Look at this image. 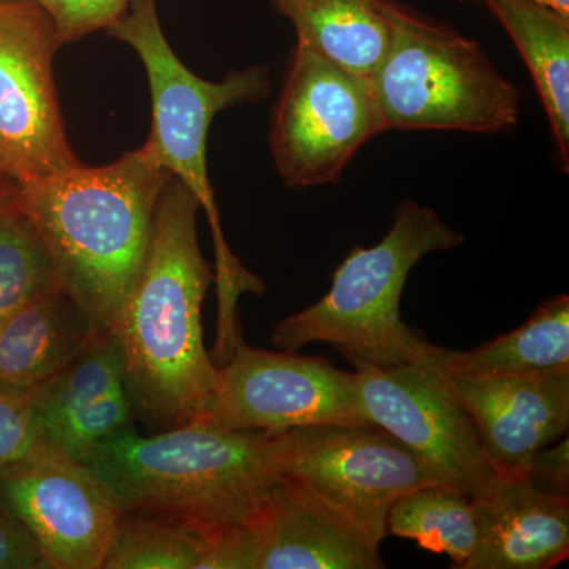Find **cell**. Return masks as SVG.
Here are the masks:
<instances>
[{
	"instance_id": "6da1fadb",
	"label": "cell",
	"mask_w": 569,
	"mask_h": 569,
	"mask_svg": "<svg viewBox=\"0 0 569 569\" xmlns=\"http://www.w3.org/2000/svg\"><path fill=\"white\" fill-rule=\"evenodd\" d=\"M198 211L193 194L171 179L144 269L111 329L134 419L151 433L198 421L216 385L201 323L213 274L198 244Z\"/></svg>"
},
{
	"instance_id": "7a4b0ae2",
	"label": "cell",
	"mask_w": 569,
	"mask_h": 569,
	"mask_svg": "<svg viewBox=\"0 0 569 569\" xmlns=\"http://www.w3.org/2000/svg\"><path fill=\"white\" fill-rule=\"evenodd\" d=\"M86 466L119 511L174 516L209 533L252 527L287 473L283 433L194 421L141 436L129 426L103 440Z\"/></svg>"
},
{
	"instance_id": "3957f363",
	"label": "cell",
	"mask_w": 569,
	"mask_h": 569,
	"mask_svg": "<svg viewBox=\"0 0 569 569\" xmlns=\"http://www.w3.org/2000/svg\"><path fill=\"white\" fill-rule=\"evenodd\" d=\"M173 176L148 144L103 167H78L17 186L50 250L59 284L100 329L114 328L140 280L157 206Z\"/></svg>"
},
{
	"instance_id": "277c9868",
	"label": "cell",
	"mask_w": 569,
	"mask_h": 569,
	"mask_svg": "<svg viewBox=\"0 0 569 569\" xmlns=\"http://www.w3.org/2000/svg\"><path fill=\"white\" fill-rule=\"evenodd\" d=\"M108 33L137 52L148 73L152 100L151 137L146 141L157 162L182 183L209 220L216 252L217 339L213 361L223 362L242 337L238 301L242 295H263L264 283L234 257L224 239L219 208L208 176V134L220 111L261 102L271 93L264 66L233 70L222 81H208L183 66L164 37L157 0H132Z\"/></svg>"
},
{
	"instance_id": "5b68a950",
	"label": "cell",
	"mask_w": 569,
	"mask_h": 569,
	"mask_svg": "<svg viewBox=\"0 0 569 569\" xmlns=\"http://www.w3.org/2000/svg\"><path fill=\"white\" fill-rule=\"evenodd\" d=\"M463 241L433 209L415 201L397 206L388 234L377 246L353 247L328 293L279 321L272 343L287 351L329 343L348 361L380 367L438 361L448 348L433 346L402 320L400 299L419 261Z\"/></svg>"
},
{
	"instance_id": "8992f818",
	"label": "cell",
	"mask_w": 569,
	"mask_h": 569,
	"mask_svg": "<svg viewBox=\"0 0 569 569\" xmlns=\"http://www.w3.org/2000/svg\"><path fill=\"white\" fill-rule=\"evenodd\" d=\"M391 41L372 81L387 130L503 133L520 118V91L477 40L387 0Z\"/></svg>"
},
{
	"instance_id": "52a82bcc",
	"label": "cell",
	"mask_w": 569,
	"mask_h": 569,
	"mask_svg": "<svg viewBox=\"0 0 569 569\" xmlns=\"http://www.w3.org/2000/svg\"><path fill=\"white\" fill-rule=\"evenodd\" d=\"M387 132L372 81L299 41L272 114L269 144L284 186L337 182L370 138Z\"/></svg>"
},
{
	"instance_id": "ba28073f",
	"label": "cell",
	"mask_w": 569,
	"mask_h": 569,
	"mask_svg": "<svg viewBox=\"0 0 569 569\" xmlns=\"http://www.w3.org/2000/svg\"><path fill=\"white\" fill-rule=\"evenodd\" d=\"M287 473L367 537H388L392 505L411 490L445 485L399 440L377 426L329 425L284 432Z\"/></svg>"
},
{
	"instance_id": "9c48e42d",
	"label": "cell",
	"mask_w": 569,
	"mask_h": 569,
	"mask_svg": "<svg viewBox=\"0 0 569 569\" xmlns=\"http://www.w3.org/2000/svg\"><path fill=\"white\" fill-rule=\"evenodd\" d=\"M198 421L272 433L370 426L359 410L353 372L337 369L323 356L261 350L244 340L217 366L216 385Z\"/></svg>"
},
{
	"instance_id": "30bf717a",
	"label": "cell",
	"mask_w": 569,
	"mask_h": 569,
	"mask_svg": "<svg viewBox=\"0 0 569 569\" xmlns=\"http://www.w3.org/2000/svg\"><path fill=\"white\" fill-rule=\"evenodd\" d=\"M54 26L31 0H0V170L17 186L78 167L59 110Z\"/></svg>"
},
{
	"instance_id": "8fae6325",
	"label": "cell",
	"mask_w": 569,
	"mask_h": 569,
	"mask_svg": "<svg viewBox=\"0 0 569 569\" xmlns=\"http://www.w3.org/2000/svg\"><path fill=\"white\" fill-rule=\"evenodd\" d=\"M355 366L359 410L406 445L445 485L475 497L497 477L467 411L449 388L438 361Z\"/></svg>"
},
{
	"instance_id": "7c38bea8",
	"label": "cell",
	"mask_w": 569,
	"mask_h": 569,
	"mask_svg": "<svg viewBox=\"0 0 569 569\" xmlns=\"http://www.w3.org/2000/svg\"><path fill=\"white\" fill-rule=\"evenodd\" d=\"M0 501L31 531L48 568H103L121 511L86 463L39 445L0 468Z\"/></svg>"
},
{
	"instance_id": "4fadbf2b",
	"label": "cell",
	"mask_w": 569,
	"mask_h": 569,
	"mask_svg": "<svg viewBox=\"0 0 569 569\" xmlns=\"http://www.w3.org/2000/svg\"><path fill=\"white\" fill-rule=\"evenodd\" d=\"M441 370L498 475H527L541 449L567 436L569 372L482 377Z\"/></svg>"
},
{
	"instance_id": "5bb4252c",
	"label": "cell",
	"mask_w": 569,
	"mask_h": 569,
	"mask_svg": "<svg viewBox=\"0 0 569 569\" xmlns=\"http://www.w3.org/2000/svg\"><path fill=\"white\" fill-rule=\"evenodd\" d=\"M26 402L40 445L80 462L108 437L137 422L121 348L110 329H97L77 358Z\"/></svg>"
},
{
	"instance_id": "9a60e30c",
	"label": "cell",
	"mask_w": 569,
	"mask_h": 569,
	"mask_svg": "<svg viewBox=\"0 0 569 569\" xmlns=\"http://www.w3.org/2000/svg\"><path fill=\"white\" fill-rule=\"evenodd\" d=\"M246 535L249 569L385 568L377 542L291 479Z\"/></svg>"
},
{
	"instance_id": "2e32d148",
	"label": "cell",
	"mask_w": 569,
	"mask_h": 569,
	"mask_svg": "<svg viewBox=\"0 0 569 569\" xmlns=\"http://www.w3.org/2000/svg\"><path fill=\"white\" fill-rule=\"evenodd\" d=\"M473 498L478 539L463 569H550L569 556L568 496L527 475H497Z\"/></svg>"
},
{
	"instance_id": "e0dca14e",
	"label": "cell",
	"mask_w": 569,
	"mask_h": 569,
	"mask_svg": "<svg viewBox=\"0 0 569 569\" xmlns=\"http://www.w3.org/2000/svg\"><path fill=\"white\" fill-rule=\"evenodd\" d=\"M62 288L37 296L0 321V397L26 402L77 358L97 331Z\"/></svg>"
},
{
	"instance_id": "ac0fdd59",
	"label": "cell",
	"mask_w": 569,
	"mask_h": 569,
	"mask_svg": "<svg viewBox=\"0 0 569 569\" xmlns=\"http://www.w3.org/2000/svg\"><path fill=\"white\" fill-rule=\"evenodd\" d=\"M485 6L522 56L548 112L561 167L569 164V17L533 0H459Z\"/></svg>"
},
{
	"instance_id": "d6986e66",
	"label": "cell",
	"mask_w": 569,
	"mask_h": 569,
	"mask_svg": "<svg viewBox=\"0 0 569 569\" xmlns=\"http://www.w3.org/2000/svg\"><path fill=\"white\" fill-rule=\"evenodd\" d=\"M299 41L359 77L372 78L391 41L387 0H271Z\"/></svg>"
},
{
	"instance_id": "ffe728a7",
	"label": "cell",
	"mask_w": 569,
	"mask_h": 569,
	"mask_svg": "<svg viewBox=\"0 0 569 569\" xmlns=\"http://www.w3.org/2000/svg\"><path fill=\"white\" fill-rule=\"evenodd\" d=\"M440 366L466 376L512 377L569 372V298L546 299L516 331L473 350H447Z\"/></svg>"
},
{
	"instance_id": "44dd1931",
	"label": "cell",
	"mask_w": 569,
	"mask_h": 569,
	"mask_svg": "<svg viewBox=\"0 0 569 569\" xmlns=\"http://www.w3.org/2000/svg\"><path fill=\"white\" fill-rule=\"evenodd\" d=\"M388 535L413 539L430 552L448 556L452 568L463 569L477 548L473 498L451 485L411 490L392 505Z\"/></svg>"
},
{
	"instance_id": "7402d4cb",
	"label": "cell",
	"mask_w": 569,
	"mask_h": 569,
	"mask_svg": "<svg viewBox=\"0 0 569 569\" xmlns=\"http://www.w3.org/2000/svg\"><path fill=\"white\" fill-rule=\"evenodd\" d=\"M213 535L174 516L122 511L102 569H203Z\"/></svg>"
},
{
	"instance_id": "603a6c76",
	"label": "cell",
	"mask_w": 569,
	"mask_h": 569,
	"mask_svg": "<svg viewBox=\"0 0 569 569\" xmlns=\"http://www.w3.org/2000/svg\"><path fill=\"white\" fill-rule=\"evenodd\" d=\"M61 288L50 250L18 200L17 183L0 182V321L37 296Z\"/></svg>"
},
{
	"instance_id": "cb8c5ba5",
	"label": "cell",
	"mask_w": 569,
	"mask_h": 569,
	"mask_svg": "<svg viewBox=\"0 0 569 569\" xmlns=\"http://www.w3.org/2000/svg\"><path fill=\"white\" fill-rule=\"evenodd\" d=\"M50 17L59 43L84 39L110 29L129 9L132 0H31Z\"/></svg>"
},
{
	"instance_id": "d4e9b609",
	"label": "cell",
	"mask_w": 569,
	"mask_h": 569,
	"mask_svg": "<svg viewBox=\"0 0 569 569\" xmlns=\"http://www.w3.org/2000/svg\"><path fill=\"white\" fill-rule=\"evenodd\" d=\"M39 445L28 402L0 397V468L24 458Z\"/></svg>"
},
{
	"instance_id": "484cf974",
	"label": "cell",
	"mask_w": 569,
	"mask_h": 569,
	"mask_svg": "<svg viewBox=\"0 0 569 569\" xmlns=\"http://www.w3.org/2000/svg\"><path fill=\"white\" fill-rule=\"evenodd\" d=\"M0 569H50L31 531L0 501Z\"/></svg>"
},
{
	"instance_id": "4316f807",
	"label": "cell",
	"mask_w": 569,
	"mask_h": 569,
	"mask_svg": "<svg viewBox=\"0 0 569 569\" xmlns=\"http://www.w3.org/2000/svg\"><path fill=\"white\" fill-rule=\"evenodd\" d=\"M527 477L535 486L557 496H568L569 449L568 438L556 447H546L531 459Z\"/></svg>"
},
{
	"instance_id": "83f0119b",
	"label": "cell",
	"mask_w": 569,
	"mask_h": 569,
	"mask_svg": "<svg viewBox=\"0 0 569 569\" xmlns=\"http://www.w3.org/2000/svg\"><path fill=\"white\" fill-rule=\"evenodd\" d=\"M533 2L549 7V9L556 10L557 13L563 14V17H569V0H533Z\"/></svg>"
},
{
	"instance_id": "f1b7e54d",
	"label": "cell",
	"mask_w": 569,
	"mask_h": 569,
	"mask_svg": "<svg viewBox=\"0 0 569 569\" xmlns=\"http://www.w3.org/2000/svg\"><path fill=\"white\" fill-rule=\"evenodd\" d=\"M3 179H7V178H6V176H3L2 170H0V182H2ZM9 181H10V179H9Z\"/></svg>"
}]
</instances>
